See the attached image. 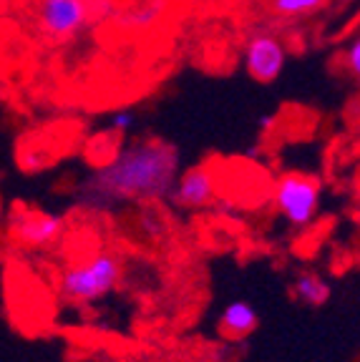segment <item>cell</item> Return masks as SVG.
I'll return each mask as SVG.
<instances>
[{
    "label": "cell",
    "mask_w": 360,
    "mask_h": 362,
    "mask_svg": "<svg viewBox=\"0 0 360 362\" xmlns=\"http://www.w3.org/2000/svg\"><path fill=\"white\" fill-rule=\"evenodd\" d=\"M343 66H345V71L353 76L355 83H360V35L350 40L348 48H345Z\"/></svg>",
    "instance_id": "7c38bea8"
},
{
    "label": "cell",
    "mask_w": 360,
    "mask_h": 362,
    "mask_svg": "<svg viewBox=\"0 0 360 362\" xmlns=\"http://www.w3.org/2000/svg\"><path fill=\"white\" fill-rule=\"evenodd\" d=\"M322 184L320 179L308 174H282L275 184V206L293 226L313 224L320 214Z\"/></svg>",
    "instance_id": "277c9868"
},
{
    "label": "cell",
    "mask_w": 360,
    "mask_h": 362,
    "mask_svg": "<svg viewBox=\"0 0 360 362\" xmlns=\"http://www.w3.org/2000/svg\"><path fill=\"white\" fill-rule=\"evenodd\" d=\"M257 322H259V315L252 310V305L237 300L225 307V312L220 317V329L227 337H244V334L257 329Z\"/></svg>",
    "instance_id": "ba28073f"
},
{
    "label": "cell",
    "mask_w": 360,
    "mask_h": 362,
    "mask_svg": "<svg viewBox=\"0 0 360 362\" xmlns=\"http://www.w3.org/2000/svg\"><path fill=\"white\" fill-rule=\"evenodd\" d=\"M358 209H360V204H358Z\"/></svg>",
    "instance_id": "2e32d148"
},
{
    "label": "cell",
    "mask_w": 360,
    "mask_h": 362,
    "mask_svg": "<svg viewBox=\"0 0 360 362\" xmlns=\"http://www.w3.org/2000/svg\"><path fill=\"white\" fill-rule=\"evenodd\" d=\"M179 171L176 146L159 139H141L118 148L108 164L84 181L79 202L89 209H106L116 202H157L171 197Z\"/></svg>",
    "instance_id": "6da1fadb"
},
{
    "label": "cell",
    "mask_w": 360,
    "mask_h": 362,
    "mask_svg": "<svg viewBox=\"0 0 360 362\" xmlns=\"http://www.w3.org/2000/svg\"><path fill=\"white\" fill-rule=\"evenodd\" d=\"M244 71L249 74V78H254L257 83H272L282 76L287 63V51L277 35L272 33H254L249 35V40L244 43L242 53Z\"/></svg>",
    "instance_id": "5b68a950"
},
{
    "label": "cell",
    "mask_w": 360,
    "mask_h": 362,
    "mask_svg": "<svg viewBox=\"0 0 360 362\" xmlns=\"http://www.w3.org/2000/svg\"><path fill=\"white\" fill-rule=\"evenodd\" d=\"M66 219L61 214L43 211H18L13 214V234L28 247H48L61 239Z\"/></svg>",
    "instance_id": "8992f818"
},
{
    "label": "cell",
    "mask_w": 360,
    "mask_h": 362,
    "mask_svg": "<svg viewBox=\"0 0 360 362\" xmlns=\"http://www.w3.org/2000/svg\"><path fill=\"white\" fill-rule=\"evenodd\" d=\"M116 16L113 0H35V25L48 38L76 35L91 18Z\"/></svg>",
    "instance_id": "7a4b0ae2"
},
{
    "label": "cell",
    "mask_w": 360,
    "mask_h": 362,
    "mask_svg": "<svg viewBox=\"0 0 360 362\" xmlns=\"http://www.w3.org/2000/svg\"><path fill=\"white\" fill-rule=\"evenodd\" d=\"M325 6V0H272V11L285 18H298L315 13Z\"/></svg>",
    "instance_id": "8fae6325"
},
{
    "label": "cell",
    "mask_w": 360,
    "mask_h": 362,
    "mask_svg": "<svg viewBox=\"0 0 360 362\" xmlns=\"http://www.w3.org/2000/svg\"><path fill=\"white\" fill-rule=\"evenodd\" d=\"M134 124H136V113L131 108H118L111 116V131H116V134H126V131L134 129Z\"/></svg>",
    "instance_id": "4fadbf2b"
},
{
    "label": "cell",
    "mask_w": 360,
    "mask_h": 362,
    "mask_svg": "<svg viewBox=\"0 0 360 362\" xmlns=\"http://www.w3.org/2000/svg\"><path fill=\"white\" fill-rule=\"evenodd\" d=\"M272 121H275V116H270V113H267V116H262V119H259V129L267 131L272 126Z\"/></svg>",
    "instance_id": "9a60e30c"
},
{
    "label": "cell",
    "mask_w": 360,
    "mask_h": 362,
    "mask_svg": "<svg viewBox=\"0 0 360 362\" xmlns=\"http://www.w3.org/2000/svg\"><path fill=\"white\" fill-rule=\"evenodd\" d=\"M293 294L303 305L320 307V305H325L327 297H330V284H327L320 274H315V272H303V274L295 277Z\"/></svg>",
    "instance_id": "9c48e42d"
},
{
    "label": "cell",
    "mask_w": 360,
    "mask_h": 362,
    "mask_svg": "<svg viewBox=\"0 0 360 362\" xmlns=\"http://www.w3.org/2000/svg\"><path fill=\"white\" fill-rule=\"evenodd\" d=\"M214 174L209 166H194V169L184 171L176 181L171 199L181 209H204L214 202Z\"/></svg>",
    "instance_id": "52a82bcc"
},
{
    "label": "cell",
    "mask_w": 360,
    "mask_h": 362,
    "mask_svg": "<svg viewBox=\"0 0 360 362\" xmlns=\"http://www.w3.org/2000/svg\"><path fill=\"white\" fill-rule=\"evenodd\" d=\"M121 279V259L111 252H99L84 264L68 267L61 274L58 289L71 302H94L108 294Z\"/></svg>",
    "instance_id": "3957f363"
},
{
    "label": "cell",
    "mask_w": 360,
    "mask_h": 362,
    "mask_svg": "<svg viewBox=\"0 0 360 362\" xmlns=\"http://www.w3.org/2000/svg\"><path fill=\"white\" fill-rule=\"evenodd\" d=\"M141 229L149 234V237H162L164 234V221H162V216L159 214H154V211H144L141 214Z\"/></svg>",
    "instance_id": "5bb4252c"
},
{
    "label": "cell",
    "mask_w": 360,
    "mask_h": 362,
    "mask_svg": "<svg viewBox=\"0 0 360 362\" xmlns=\"http://www.w3.org/2000/svg\"><path fill=\"white\" fill-rule=\"evenodd\" d=\"M164 13V0H152V3H144V6H136L131 11H126L124 16L118 18V25L129 30H144L152 28L162 21Z\"/></svg>",
    "instance_id": "30bf717a"
}]
</instances>
